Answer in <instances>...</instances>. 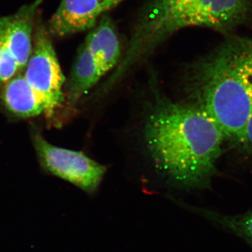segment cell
Here are the masks:
<instances>
[{
  "mask_svg": "<svg viewBox=\"0 0 252 252\" xmlns=\"http://www.w3.org/2000/svg\"><path fill=\"white\" fill-rule=\"evenodd\" d=\"M87 46L103 75L116 69L122 59V46L117 28L108 14L104 15L86 36Z\"/></svg>",
  "mask_w": 252,
  "mask_h": 252,
  "instance_id": "obj_7",
  "label": "cell"
},
{
  "mask_svg": "<svg viewBox=\"0 0 252 252\" xmlns=\"http://www.w3.org/2000/svg\"><path fill=\"white\" fill-rule=\"evenodd\" d=\"M251 23L252 0H149L136 18L124 58L140 64L185 28H208L226 36Z\"/></svg>",
  "mask_w": 252,
  "mask_h": 252,
  "instance_id": "obj_3",
  "label": "cell"
},
{
  "mask_svg": "<svg viewBox=\"0 0 252 252\" xmlns=\"http://www.w3.org/2000/svg\"><path fill=\"white\" fill-rule=\"evenodd\" d=\"M20 71L21 69L14 56L0 46V84H6Z\"/></svg>",
  "mask_w": 252,
  "mask_h": 252,
  "instance_id": "obj_11",
  "label": "cell"
},
{
  "mask_svg": "<svg viewBox=\"0 0 252 252\" xmlns=\"http://www.w3.org/2000/svg\"><path fill=\"white\" fill-rule=\"evenodd\" d=\"M190 211L218 225L229 230L245 240L252 248V210L239 215H225L210 209L187 206Z\"/></svg>",
  "mask_w": 252,
  "mask_h": 252,
  "instance_id": "obj_10",
  "label": "cell"
},
{
  "mask_svg": "<svg viewBox=\"0 0 252 252\" xmlns=\"http://www.w3.org/2000/svg\"><path fill=\"white\" fill-rule=\"evenodd\" d=\"M187 67V101L220 126L225 140L241 146L251 110L252 37L234 34Z\"/></svg>",
  "mask_w": 252,
  "mask_h": 252,
  "instance_id": "obj_2",
  "label": "cell"
},
{
  "mask_svg": "<svg viewBox=\"0 0 252 252\" xmlns=\"http://www.w3.org/2000/svg\"><path fill=\"white\" fill-rule=\"evenodd\" d=\"M103 76L100 68L84 42L78 49L64 94L69 105L74 107Z\"/></svg>",
  "mask_w": 252,
  "mask_h": 252,
  "instance_id": "obj_8",
  "label": "cell"
},
{
  "mask_svg": "<svg viewBox=\"0 0 252 252\" xmlns=\"http://www.w3.org/2000/svg\"><path fill=\"white\" fill-rule=\"evenodd\" d=\"M144 115L141 145L154 170L180 188L208 189L226 142L203 110L154 91Z\"/></svg>",
  "mask_w": 252,
  "mask_h": 252,
  "instance_id": "obj_1",
  "label": "cell"
},
{
  "mask_svg": "<svg viewBox=\"0 0 252 252\" xmlns=\"http://www.w3.org/2000/svg\"><path fill=\"white\" fill-rule=\"evenodd\" d=\"M34 143L41 165L50 173L87 193L98 189L107 167L83 152L53 145L39 134L34 135Z\"/></svg>",
  "mask_w": 252,
  "mask_h": 252,
  "instance_id": "obj_5",
  "label": "cell"
},
{
  "mask_svg": "<svg viewBox=\"0 0 252 252\" xmlns=\"http://www.w3.org/2000/svg\"><path fill=\"white\" fill-rule=\"evenodd\" d=\"M5 107L17 117H37L45 112L44 102L28 84L23 74L6 82L1 94Z\"/></svg>",
  "mask_w": 252,
  "mask_h": 252,
  "instance_id": "obj_9",
  "label": "cell"
},
{
  "mask_svg": "<svg viewBox=\"0 0 252 252\" xmlns=\"http://www.w3.org/2000/svg\"><path fill=\"white\" fill-rule=\"evenodd\" d=\"M39 14L34 28L32 51L25 68V79L39 94L45 106L44 114L49 118L63 107L65 97L64 75L55 51L46 24Z\"/></svg>",
  "mask_w": 252,
  "mask_h": 252,
  "instance_id": "obj_4",
  "label": "cell"
},
{
  "mask_svg": "<svg viewBox=\"0 0 252 252\" xmlns=\"http://www.w3.org/2000/svg\"><path fill=\"white\" fill-rule=\"evenodd\" d=\"M242 147L247 150V152L252 154V97L251 110H250V116H249L248 124H247L246 130H245V138H244Z\"/></svg>",
  "mask_w": 252,
  "mask_h": 252,
  "instance_id": "obj_12",
  "label": "cell"
},
{
  "mask_svg": "<svg viewBox=\"0 0 252 252\" xmlns=\"http://www.w3.org/2000/svg\"><path fill=\"white\" fill-rule=\"evenodd\" d=\"M127 0H61L46 24L50 35L65 37L91 31L108 11Z\"/></svg>",
  "mask_w": 252,
  "mask_h": 252,
  "instance_id": "obj_6",
  "label": "cell"
}]
</instances>
